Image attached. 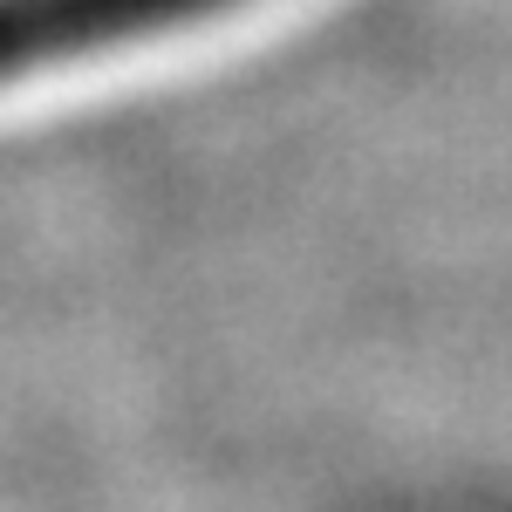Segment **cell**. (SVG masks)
<instances>
[{"instance_id": "obj_1", "label": "cell", "mask_w": 512, "mask_h": 512, "mask_svg": "<svg viewBox=\"0 0 512 512\" xmlns=\"http://www.w3.org/2000/svg\"><path fill=\"white\" fill-rule=\"evenodd\" d=\"M226 7L239 0H0V82L110 55L151 35H178Z\"/></svg>"}]
</instances>
